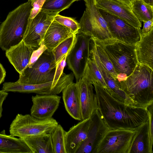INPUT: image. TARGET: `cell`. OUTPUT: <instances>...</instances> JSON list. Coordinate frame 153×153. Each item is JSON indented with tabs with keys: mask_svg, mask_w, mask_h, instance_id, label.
Listing matches in <instances>:
<instances>
[{
	"mask_svg": "<svg viewBox=\"0 0 153 153\" xmlns=\"http://www.w3.org/2000/svg\"><path fill=\"white\" fill-rule=\"evenodd\" d=\"M47 48L44 44L42 40L40 47L36 50H34L33 51L29 63L27 67H31L38 59L41 55L45 51Z\"/></svg>",
	"mask_w": 153,
	"mask_h": 153,
	"instance_id": "cell-33",
	"label": "cell"
},
{
	"mask_svg": "<svg viewBox=\"0 0 153 153\" xmlns=\"http://www.w3.org/2000/svg\"><path fill=\"white\" fill-rule=\"evenodd\" d=\"M93 85L97 99V109L109 129H137L148 120V107L126 104L97 83Z\"/></svg>",
	"mask_w": 153,
	"mask_h": 153,
	"instance_id": "cell-1",
	"label": "cell"
},
{
	"mask_svg": "<svg viewBox=\"0 0 153 153\" xmlns=\"http://www.w3.org/2000/svg\"><path fill=\"white\" fill-rule=\"evenodd\" d=\"M131 10L140 21L145 22L153 19V6L142 0H135L132 3Z\"/></svg>",
	"mask_w": 153,
	"mask_h": 153,
	"instance_id": "cell-27",
	"label": "cell"
},
{
	"mask_svg": "<svg viewBox=\"0 0 153 153\" xmlns=\"http://www.w3.org/2000/svg\"><path fill=\"white\" fill-rule=\"evenodd\" d=\"M96 7L123 19L133 26L140 29L141 22L137 18L131 8L116 0H94Z\"/></svg>",
	"mask_w": 153,
	"mask_h": 153,
	"instance_id": "cell-15",
	"label": "cell"
},
{
	"mask_svg": "<svg viewBox=\"0 0 153 153\" xmlns=\"http://www.w3.org/2000/svg\"><path fill=\"white\" fill-rule=\"evenodd\" d=\"M56 15L41 10L32 19L29 18L23 39L25 43L33 48H39L47 29Z\"/></svg>",
	"mask_w": 153,
	"mask_h": 153,
	"instance_id": "cell-10",
	"label": "cell"
},
{
	"mask_svg": "<svg viewBox=\"0 0 153 153\" xmlns=\"http://www.w3.org/2000/svg\"><path fill=\"white\" fill-rule=\"evenodd\" d=\"M137 131V129H108L95 153H129Z\"/></svg>",
	"mask_w": 153,
	"mask_h": 153,
	"instance_id": "cell-7",
	"label": "cell"
},
{
	"mask_svg": "<svg viewBox=\"0 0 153 153\" xmlns=\"http://www.w3.org/2000/svg\"><path fill=\"white\" fill-rule=\"evenodd\" d=\"M153 28V19L143 22V26L140 30V36L143 37L147 35Z\"/></svg>",
	"mask_w": 153,
	"mask_h": 153,
	"instance_id": "cell-36",
	"label": "cell"
},
{
	"mask_svg": "<svg viewBox=\"0 0 153 153\" xmlns=\"http://www.w3.org/2000/svg\"><path fill=\"white\" fill-rule=\"evenodd\" d=\"M145 3L149 4L150 5L153 6V0H142Z\"/></svg>",
	"mask_w": 153,
	"mask_h": 153,
	"instance_id": "cell-40",
	"label": "cell"
},
{
	"mask_svg": "<svg viewBox=\"0 0 153 153\" xmlns=\"http://www.w3.org/2000/svg\"><path fill=\"white\" fill-rule=\"evenodd\" d=\"M46 0H33L31 1L32 8L29 18L33 19L41 10L43 5Z\"/></svg>",
	"mask_w": 153,
	"mask_h": 153,
	"instance_id": "cell-34",
	"label": "cell"
},
{
	"mask_svg": "<svg viewBox=\"0 0 153 153\" xmlns=\"http://www.w3.org/2000/svg\"><path fill=\"white\" fill-rule=\"evenodd\" d=\"M135 49L138 62L153 70V28L147 35L140 37Z\"/></svg>",
	"mask_w": 153,
	"mask_h": 153,
	"instance_id": "cell-22",
	"label": "cell"
},
{
	"mask_svg": "<svg viewBox=\"0 0 153 153\" xmlns=\"http://www.w3.org/2000/svg\"><path fill=\"white\" fill-rule=\"evenodd\" d=\"M128 6L131 8L132 2L135 0H116Z\"/></svg>",
	"mask_w": 153,
	"mask_h": 153,
	"instance_id": "cell-39",
	"label": "cell"
},
{
	"mask_svg": "<svg viewBox=\"0 0 153 153\" xmlns=\"http://www.w3.org/2000/svg\"><path fill=\"white\" fill-rule=\"evenodd\" d=\"M91 117L92 121L87 137L76 153H95L98 145L109 129L97 108Z\"/></svg>",
	"mask_w": 153,
	"mask_h": 153,
	"instance_id": "cell-11",
	"label": "cell"
},
{
	"mask_svg": "<svg viewBox=\"0 0 153 153\" xmlns=\"http://www.w3.org/2000/svg\"><path fill=\"white\" fill-rule=\"evenodd\" d=\"M76 40V35H74L64 40L53 50L52 52L57 64L70 51Z\"/></svg>",
	"mask_w": 153,
	"mask_h": 153,
	"instance_id": "cell-30",
	"label": "cell"
},
{
	"mask_svg": "<svg viewBox=\"0 0 153 153\" xmlns=\"http://www.w3.org/2000/svg\"><path fill=\"white\" fill-rule=\"evenodd\" d=\"M61 98L57 94H36L32 96L30 115L40 119L52 117L59 106Z\"/></svg>",
	"mask_w": 153,
	"mask_h": 153,
	"instance_id": "cell-12",
	"label": "cell"
},
{
	"mask_svg": "<svg viewBox=\"0 0 153 153\" xmlns=\"http://www.w3.org/2000/svg\"><path fill=\"white\" fill-rule=\"evenodd\" d=\"M78 0H46L41 10L56 14L68 8L74 2Z\"/></svg>",
	"mask_w": 153,
	"mask_h": 153,
	"instance_id": "cell-28",
	"label": "cell"
},
{
	"mask_svg": "<svg viewBox=\"0 0 153 153\" xmlns=\"http://www.w3.org/2000/svg\"><path fill=\"white\" fill-rule=\"evenodd\" d=\"M91 121V117L81 120L66 131L65 143L66 153H76L87 137Z\"/></svg>",
	"mask_w": 153,
	"mask_h": 153,
	"instance_id": "cell-16",
	"label": "cell"
},
{
	"mask_svg": "<svg viewBox=\"0 0 153 153\" xmlns=\"http://www.w3.org/2000/svg\"><path fill=\"white\" fill-rule=\"evenodd\" d=\"M91 38L83 33L76 34L75 42L67 57V65L74 74L76 82L83 76L90 57Z\"/></svg>",
	"mask_w": 153,
	"mask_h": 153,
	"instance_id": "cell-8",
	"label": "cell"
},
{
	"mask_svg": "<svg viewBox=\"0 0 153 153\" xmlns=\"http://www.w3.org/2000/svg\"><path fill=\"white\" fill-rule=\"evenodd\" d=\"M0 153H33L22 138L7 135L4 130L0 133Z\"/></svg>",
	"mask_w": 153,
	"mask_h": 153,
	"instance_id": "cell-24",
	"label": "cell"
},
{
	"mask_svg": "<svg viewBox=\"0 0 153 153\" xmlns=\"http://www.w3.org/2000/svg\"><path fill=\"white\" fill-rule=\"evenodd\" d=\"M98 40L113 65L117 74V81L119 83L125 80L138 63L136 45L127 44L112 38Z\"/></svg>",
	"mask_w": 153,
	"mask_h": 153,
	"instance_id": "cell-3",
	"label": "cell"
},
{
	"mask_svg": "<svg viewBox=\"0 0 153 153\" xmlns=\"http://www.w3.org/2000/svg\"><path fill=\"white\" fill-rule=\"evenodd\" d=\"M90 58L96 63L109 90L107 91L114 97L125 104L133 106L125 92L121 89L118 82L111 75L101 63L97 53L94 42L91 37Z\"/></svg>",
	"mask_w": 153,
	"mask_h": 153,
	"instance_id": "cell-14",
	"label": "cell"
},
{
	"mask_svg": "<svg viewBox=\"0 0 153 153\" xmlns=\"http://www.w3.org/2000/svg\"><path fill=\"white\" fill-rule=\"evenodd\" d=\"M32 8L28 1L10 12L0 26V47L6 51L23 40Z\"/></svg>",
	"mask_w": 153,
	"mask_h": 153,
	"instance_id": "cell-4",
	"label": "cell"
},
{
	"mask_svg": "<svg viewBox=\"0 0 153 153\" xmlns=\"http://www.w3.org/2000/svg\"><path fill=\"white\" fill-rule=\"evenodd\" d=\"M98 9L106 22L112 39L130 45H136L140 41V29L105 10Z\"/></svg>",
	"mask_w": 153,
	"mask_h": 153,
	"instance_id": "cell-9",
	"label": "cell"
},
{
	"mask_svg": "<svg viewBox=\"0 0 153 153\" xmlns=\"http://www.w3.org/2000/svg\"></svg>",
	"mask_w": 153,
	"mask_h": 153,
	"instance_id": "cell-42",
	"label": "cell"
},
{
	"mask_svg": "<svg viewBox=\"0 0 153 153\" xmlns=\"http://www.w3.org/2000/svg\"><path fill=\"white\" fill-rule=\"evenodd\" d=\"M76 83L79 90L82 120H83L91 117L97 108V99L93 84L86 77L83 76Z\"/></svg>",
	"mask_w": 153,
	"mask_h": 153,
	"instance_id": "cell-13",
	"label": "cell"
},
{
	"mask_svg": "<svg viewBox=\"0 0 153 153\" xmlns=\"http://www.w3.org/2000/svg\"><path fill=\"white\" fill-rule=\"evenodd\" d=\"M34 49L23 40L5 51L6 57L19 74L27 67Z\"/></svg>",
	"mask_w": 153,
	"mask_h": 153,
	"instance_id": "cell-17",
	"label": "cell"
},
{
	"mask_svg": "<svg viewBox=\"0 0 153 153\" xmlns=\"http://www.w3.org/2000/svg\"><path fill=\"white\" fill-rule=\"evenodd\" d=\"M56 63L51 52L45 51L30 68H26L17 81L21 83L37 84L53 81Z\"/></svg>",
	"mask_w": 153,
	"mask_h": 153,
	"instance_id": "cell-6",
	"label": "cell"
},
{
	"mask_svg": "<svg viewBox=\"0 0 153 153\" xmlns=\"http://www.w3.org/2000/svg\"><path fill=\"white\" fill-rule=\"evenodd\" d=\"M148 114L149 123V128L151 144L153 146V104L148 107Z\"/></svg>",
	"mask_w": 153,
	"mask_h": 153,
	"instance_id": "cell-35",
	"label": "cell"
},
{
	"mask_svg": "<svg viewBox=\"0 0 153 153\" xmlns=\"http://www.w3.org/2000/svg\"><path fill=\"white\" fill-rule=\"evenodd\" d=\"M66 131L59 124L51 134L54 153H66L65 143Z\"/></svg>",
	"mask_w": 153,
	"mask_h": 153,
	"instance_id": "cell-29",
	"label": "cell"
},
{
	"mask_svg": "<svg viewBox=\"0 0 153 153\" xmlns=\"http://www.w3.org/2000/svg\"><path fill=\"white\" fill-rule=\"evenodd\" d=\"M58 125L51 118L40 119L31 115L18 114L10 124V132L13 136L22 138L43 134H51Z\"/></svg>",
	"mask_w": 153,
	"mask_h": 153,
	"instance_id": "cell-5",
	"label": "cell"
},
{
	"mask_svg": "<svg viewBox=\"0 0 153 153\" xmlns=\"http://www.w3.org/2000/svg\"><path fill=\"white\" fill-rule=\"evenodd\" d=\"M54 20L68 28L74 35L77 34L80 28L79 23L75 19L56 15Z\"/></svg>",
	"mask_w": 153,
	"mask_h": 153,
	"instance_id": "cell-32",
	"label": "cell"
},
{
	"mask_svg": "<svg viewBox=\"0 0 153 153\" xmlns=\"http://www.w3.org/2000/svg\"><path fill=\"white\" fill-rule=\"evenodd\" d=\"M33 0H28V1H32Z\"/></svg>",
	"mask_w": 153,
	"mask_h": 153,
	"instance_id": "cell-41",
	"label": "cell"
},
{
	"mask_svg": "<svg viewBox=\"0 0 153 153\" xmlns=\"http://www.w3.org/2000/svg\"><path fill=\"white\" fill-rule=\"evenodd\" d=\"M91 38L94 42L96 50L101 63L113 77L117 80V74L103 47L97 39Z\"/></svg>",
	"mask_w": 153,
	"mask_h": 153,
	"instance_id": "cell-31",
	"label": "cell"
},
{
	"mask_svg": "<svg viewBox=\"0 0 153 153\" xmlns=\"http://www.w3.org/2000/svg\"><path fill=\"white\" fill-rule=\"evenodd\" d=\"M6 75L5 70L0 62V85L4 82Z\"/></svg>",
	"mask_w": 153,
	"mask_h": 153,
	"instance_id": "cell-38",
	"label": "cell"
},
{
	"mask_svg": "<svg viewBox=\"0 0 153 153\" xmlns=\"http://www.w3.org/2000/svg\"><path fill=\"white\" fill-rule=\"evenodd\" d=\"M53 81L37 84L20 83L17 81L11 82L9 89L10 91L22 93H34L40 95L58 94L70 84L68 83L52 86Z\"/></svg>",
	"mask_w": 153,
	"mask_h": 153,
	"instance_id": "cell-18",
	"label": "cell"
},
{
	"mask_svg": "<svg viewBox=\"0 0 153 153\" xmlns=\"http://www.w3.org/2000/svg\"><path fill=\"white\" fill-rule=\"evenodd\" d=\"M84 0L86 6L85 11L94 26V34L93 37L100 40L112 38L106 22L96 6L94 0Z\"/></svg>",
	"mask_w": 153,
	"mask_h": 153,
	"instance_id": "cell-19",
	"label": "cell"
},
{
	"mask_svg": "<svg viewBox=\"0 0 153 153\" xmlns=\"http://www.w3.org/2000/svg\"><path fill=\"white\" fill-rule=\"evenodd\" d=\"M68 28L53 20L47 29L43 41L48 52L67 38L74 35Z\"/></svg>",
	"mask_w": 153,
	"mask_h": 153,
	"instance_id": "cell-21",
	"label": "cell"
},
{
	"mask_svg": "<svg viewBox=\"0 0 153 153\" xmlns=\"http://www.w3.org/2000/svg\"><path fill=\"white\" fill-rule=\"evenodd\" d=\"M133 106L148 107L153 104V70L138 62L132 74L119 83Z\"/></svg>",
	"mask_w": 153,
	"mask_h": 153,
	"instance_id": "cell-2",
	"label": "cell"
},
{
	"mask_svg": "<svg viewBox=\"0 0 153 153\" xmlns=\"http://www.w3.org/2000/svg\"><path fill=\"white\" fill-rule=\"evenodd\" d=\"M8 95V93L2 90H0V119L2 116V105L4 101Z\"/></svg>",
	"mask_w": 153,
	"mask_h": 153,
	"instance_id": "cell-37",
	"label": "cell"
},
{
	"mask_svg": "<svg viewBox=\"0 0 153 153\" xmlns=\"http://www.w3.org/2000/svg\"><path fill=\"white\" fill-rule=\"evenodd\" d=\"M62 92L64 106L68 113L74 119L81 120V105L76 83L70 84Z\"/></svg>",
	"mask_w": 153,
	"mask_h": 153,
	"instance_id": "cell-20",
	"label": "cell"
},
{
	"mask_svg": "<svg viewBox=\"0 0 153 153\" xmlns=\"http://www.w3.org/2000/svg\"><path fill=\"white\" fill-rule=\"evenodd\" d=\"M137 129L129 153H153L150 141L148 120Z\"/></svg>",
	"mask_w": 153,
	"mask_h": 153,
	"instance_id": "cell-23",
	"label": "cell"
},
{
	"mask_svg": "<svg viewBox=\"0 0 153 153\" xmlns=\"http://www.w3.org/2000/svg\"><path fill=\"white\" fill-rule=\"evenodd\" d=\"M33 153H54L51 134H43L22 138Z\"/></svg>",
	"mask_w": 153,
	"mask_h": 153,
	"instance_id": "cell-25",
	"label": "cell"
},
{
	"mask_svg": "<svg viewBox=\"0 0 153 153\" xmlns=\"http://www.w3.org/2000/svg\"><path fill=\"white\" fill-rule=\"evenodd\" d=\"M83 76L92 84L97 83L107 91L109 90L96 63L90 57L87 61Z\"/></svg>",
	"mask_w": 153,
	"mask_h": 153,
	"instance_id": "cell-26",
	"label": "cell"
}]
</instances>
